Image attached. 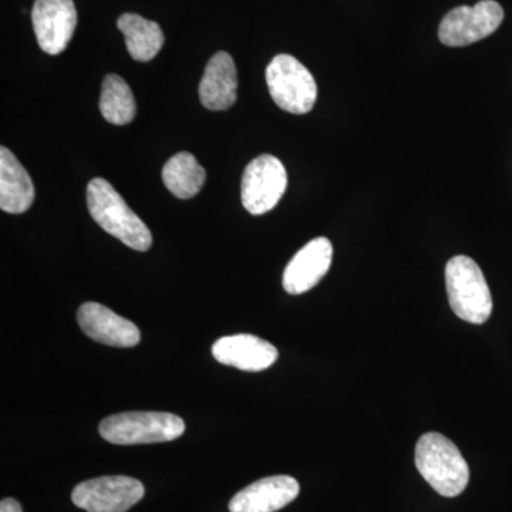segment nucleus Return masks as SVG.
<instances>
[{
    "mask_svg": "<svg viewBox=\"0 0 512 512\" xmlns=\"http://www.w3.org/2000/svg\"><path fill=\"white\" fill-rule=\"evenodd\" d=\"M144 494V485L136 478L106 476L76 485L72 501L86 512H127Z\"/></svg>",
    "mask_w": 512,
    "mask_h": 512,
    "instance_id": "obj_8",
    "label": "nucleus"
},
{
    "mask_svg": "<svg viewBox=\"0 0 512 512\" xmlns=\"http://www.w3.org/2000/svg\"><path fill=\"white\" fill-rule=\"evenodd\" d=\"M32 23L40 49L47 55H60L76 30V6L73 0H36Z\"/></svg>",
    "mask_w": 512,
    "mask_h": 512,
    "instance_id": "obj_9",
    "label": "nucleus"
},
{
    "mask_svg": "<svg viewBox=\"0 0 512 512\" xmlns=\"http://www.w3.org/2000/svg\"><path fill=\"white\" fill-rule=\"evenodd\" d=\"M333 247L328 238H315L289 262L282 278L289 295L311 291L328 274L332 265Z\"/></svg>",
    "mask_w": 512,
    "mask_h": 512,
    "instance_id": "obj_11",
    "label": "nucleus"
},
{
    "mask_svg": "<svg viewBox=\"0 0 512 512\" xmlns=\"http://www.w3.org/2000/svg\"><path fill=\"white\" fill-rule=\"evenodd\" d=\"M266 84L276 106L288 113H309L318 99L315 77L291 55L272 59L266 67Z\"/></svg>",
    "mask_w": 512,
    "mask_h": 512,
    "instance_id": "obj_5",
    "label": "nucleus"
},
{
    "mask_svg": "<svg viewBox=\"0 0 512 512\" xmlns=\"http://www.w3.org/2000/svg\"><path fill=\"white\" fill-rule=\"evenodd\" d=\"M99 106L104 119L114 126H126L136 117L133 92L117 74H109L104 79Z\"/></svg>",
    "mask_w": 512,
    "mask_h": 512,
    "instance_id": "obj_18",
    "label": "nucleus"
},
{
    "mask_svg": "<svg viewBox=\"0 0 512 512\" xmlns=\"http://www.w3.org/2000/svg\"><path fill=\"white\" fill-rule=\"evenodd\" d=\"M120 32L126 37L128 53L137 62H150L164 46L160 25L136 13H124L117 20Z\"/></svg>",
    "mask_w": 512,
    "mask_h": 512,
    "instance_id": "obj_16",
    "label": "nucleus"
},
{
    "mask_svg": "<svg viewBox=\"0 0 512 512\" xmlns=\"http://www.w3.org/2000/svg\"><path fill=\"white\" fill-rule=\"evenodd\" d=\"M212 355L221 365L245 372H261L278 360V349L254 335L224 336L212 346Z\"/></svg>",
    "mask_w": 512,
    "mask_h": 512,
    "instance_id": "obj_13",
    "label": "nucleus"
},
{
    "mask_svg": "<svg viewBox=\"0 0 512 512\" xmlns=\"http://www.w3.org/2000/svg\"><path fill=\"white\" fill-rule=\"evenodd\" d=\"M298 481L289 476L265 477L239 491L229 501V512H276L299 495Z\"/></svg>",
    "mask_w": 512,
    "mask_h": 512,
    "instance_id": "obj_12",
    "label": "nucleus"
},
{
    "mask_svg": "<svg viewBox=\"0 0 512 512\" xmlns=\"http://www.w3.org/2000/svg\"><path fill=\"white\" fill-rule=\"evenodd\" d=\"M416 467L421 477L443 497L454 498L466 490L470 468L453 441L440 433H426L416 444Z\"/></svg>",
    "mask_w": 512,
    "mask_h": 512,
    "instance_id": "obj_2",
    "label": "nucleus"
},
{
    "mask_svg": "<svg viewBox=\"0 0 512 512\" xmlns=\"http://www.w3.org/2000/svg\"><path fill=\"white\" fill-rule=\"evenodd\" d=\"M87 208L104 231L120 239L128 248L146 252L153 245L147 225L128 207L113 185L103 178H94L87 187Z\"/></svg>",
    "mask_w": 512,
    "mask_h": 512,
    "instance_id": "obj_1",
    "label": "nucleus"
},
{
    "mask_svg": "<svg viewBox=\"0 0 512 512\" xmlns=\"http://www.w3.org/2000/svg\"><path fill=\"white\" fill-rule=\"evenodd\" d=\"M448 303L458 318L483 325L493 313V298L483 271L474 259L458 255L446 265Z\"/></svg>",
    "mask_w": 512,
    "mask_h": 512,
    "instance_id": "obj_3",
    "label": "nucleus"
},
{
    "mask_svg": "<svg viewBox=\"0 0 512 512\" xmlns=\"http://www.w3.org/2000/svg\"><path fill=\"white\" fill-rule=\"evenodd\" d=\"M33 201L35 187L28 171L12 151L0 148V208L8 214H23Z\"/></svg>",
    "mask_w": 512,
    "mask_h": 512,
    "instance_id": "obj_15",
    "label": "nucleus"
},
{
    "mask_svg": "<svg viewBox=\"0 0 512 512\" xmlns=\"http://www.w3.org/2000/svg\"><path fill=\"white\" fill-rule=\"evenodd\" d=\"M204 168L191 153H178L163 168V181L167 190L180 200H190L201 191L205 183Z\"/></svg>",
    "mask_w": 512,
    "mask_h": 512,
    "instance_id": "obj_17",
    "label": "nucleus"
},
{
    "mask_svg": "<svg viewBox=\"0 0 512 512\" xmlns=\"http://www.w3.org/2000/svg\"><path fill=\"white\" fill-rule=\"evenodd\" d=\"M0 512H23L18 501L13 498H5L0 503Z\"/></svg>",
    "mask_w": 512,
    "mask_h": 512,
    "instance_id": "obj_19",
    "label": "nucleus"
},
{
    "mask_svg": "<svg viewBox=\"0 0 512 512\" xmlns=\"http://www.w3.org/2000/svg\"><path fill=\"white\" fill-rule=\"evenodd\" d=\"M100 436L117 446L167 443L183 436L181 417L163 412H127L106 417L100 423Z\"/></svg>",
    "mask_w": 512,
    "mask_h": 512,
    "instance_id": "obj_4",
    "label": "nucleus"
},
{
    "mask_svg": "<svg viewBox=\"0 0 512 512\" xmlns=\"http://www.w3.org/2000/svg\"><path fill=\"white\" fill-rule=\"evenodd\" d=\"M237 67L227 52L211 57L200 83V100L205 109L228 110L237 101Z\"/></svg>",
    "mask_w": 512,
    "mask_h": 512,
    "instance_id": "obj_14",
    "label": "nucleus"
},
{
    "mask_svg": "<svg viewBox=\"0 0 512 512\" xmlns=\"http://www.w3.org/2000/svg\"><path fill=\"white\" fill-rule=\"evenodd\" d=\"M77 322L84 335L94 342L114 348H133L140 343V329L100 303H83L77 311Z\"/></svg>",
    "mask_w": 512,
    "mask_h": 512,
    "instance_id": "obj_10",
    "label": "nucleus"
},
{
    "mask_svg": "<svg viewBox=\"0 0 512 512\" xmlns=\"http://www.w3.org/2000/svg\"><path fill=\"white\" fill-rule=\"evenodd\" d=\"M504 19V10L495 0H481L474 6L450 10L441 20L439 39L443 45L463 47L493 35Z\"/></svg>",
    "mask_w": 512,
    "mask_h": 512,
    "instance_id": "obj_6",
    "label": "nucleus"
},
{
    "mask_svg": "<svg viewBox=\"0 0 512 512\" xmlns=\"http://www.w3.org/2000/svg\"><path fill=\"white\" fill-rule=\"evenodd\" d=\"M286 187L288 174L281 160L269 154L256 157L242 175V205L249 214L264 215L278 205Z\"/></svg>",
    "mask_w": 512,
    "mask_h": 512,
    "instance_id": "obj_7",
    "label": "nucleus"
}]
</instances>
